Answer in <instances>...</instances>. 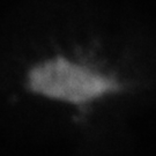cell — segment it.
I'll list each match as a JSON object with an SVG mask.
<instances>
[{
    "mask_svg": "<svg viewBox=\"0 0 156 156\" xmlns=\"http://www.w3.org/2000/svg\"><path fill=\"white\" fill-rule=\"evenodd\" d=\"M29 88L46 98L73 106H90L124 94L127 84L113 73L84 59L57 56L34 67Z\"/></svg>",
    "mask_w": 156,
    "mask_h": 156,
    "instance_id": "obj_1",
    "label": "cell"
}]
</instances>
